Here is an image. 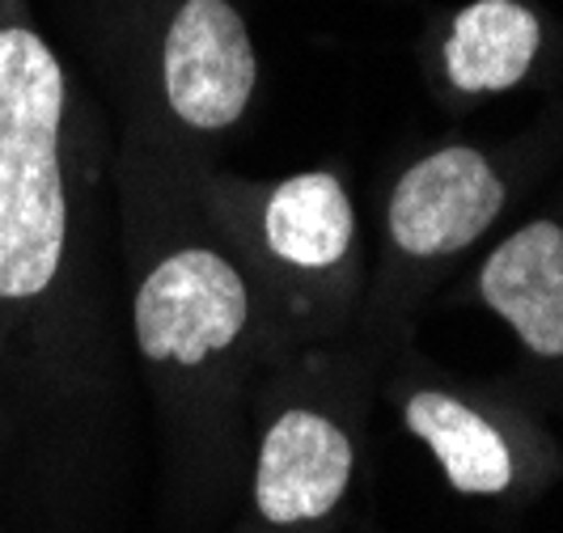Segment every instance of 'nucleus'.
Returning a JSON list of instances; mask_svg holds the SVG:
<instances>
[{"instance_id": "obj_1", "label": "nucleus", "mask_w": 563, "mask_h": 533, "mask_svg": "<svg viewBox=\"0 0 563 533\" xmlns=\"http://www.w3.org/2000/svg\"><path fill=\"white\" fill-rule=\"evenodd\" d=\"M64 73L47 43L0 30V301L38 297L56 280L68 233L59 174Z\"/></svg>"}, {"instance_id": "obj_2", "label": "nucleus", "mask_w": 563, "mask_h": 533, "mask_svg": "<svg viewBox=\"0 0 563 533\" xmlns=\"http://www.w3.org/2000/svg\"><path fill=\"white\" fill-rule=\"evenodd\" d=\"M246 284L212 251H178L136 292V338L148 360L199 365L246 326Z\"/></svg>"}, {"instance_id": "obj_3", "label": "nucleus", "mask_w": 563, "mask_h": 533, "mask_svg": "<svg viewBox=\"0 0 563 533\" xmlns=\"http://www.w3.org/2000/svg\"><path fill=\"white\" fill-rule=\"evenodd\" d=\"M258 81L246 22L229 0H183L166 30V93L183 123L221 132L238 123Z\"/></svg>"}, {"instance_id": "obj_4", "label": "nucleus", "mask_w": 563, "mask_h": 533, "mask_svg": "<svg viewBox=\"0 0 563 533\" xmlns=\"http://www.w3.org/2000/svg\"><path fill=\"white\" fill-rule=\"evenodd\" d=\"M505 208V182L475 148H441L402 174L390 199V233L407 254L471 246Z\"/></svg>"}, {"instance_id": "obj_5", "label": "nucleus", "mask_w": 563, "mask_h": 533, "mask_svg": "<svg viewBox=\"0 0 563 533\" xmlns=\"http://www.w3.org/2000/svg\"><path fill=\"white\" fill-rule=\"evenodd\" d=\"M352 445L331 420L313 411H288L272 423L258 470H254V504L272 525L327 517L347 491Z\"/></svg>"}, {"instance_id": "obj_6", "label": "nucleus", "mask_w": 563, "mask_h": 533, "mask_svg": "<svg viewBox=\"0 0 563 533\" xmlns=\"http://www.w3.org/2000/svg\"><path fill=\"white\" fill-rule=\"evenodd\" d=\"M483 301L512 322L538 356H563V229H517L483 267Z\"/></svg>"}, {"instance_id": "obj_7", "label": "nucleus", "mask_w": 563, "mask_h": 533, "mask_svg": "<svg viewBox=\"0 0 563 533\" xmlns=\"http://www.w3.org/2000/svg\"><path fill=\"white\" fill-rule=\"evenodd\" d=\"M538 56V22L517 0H475L457 13L445 43L450 81L466 93H496L517 85Z\"/></svg>"}, {"instance_id": "obj_8", "label": "nucleus", "mask_w": 563, "mask_h": 533, "mask_svg": "<svg viewBox=\"0 0 563 533\" xmlns=\"http://www.w3.org/2000/svg\"><path fill=\"white\" fill-rule=\"evenodd\" d=\"M407 427L441 457L445 475L466 496H496L512 478L505 436L450 393L423 390L407 402Z\"/></svg>"}, {"instance_id": "obj_9", "label": "nucleus", "mask_w": 563, "mask_h": 533, "mask_svg": "<svg viewBox=\"0 0 563 533\" xmlns=\"http://www.w3.org/2000/svg\"><path fill=\"white\" fill-rule=\"evenodd\" d=\"M267 246L297 267H331L352 246V203L335 174H297L267 203Z\"/></svg>"}]
</instances>
